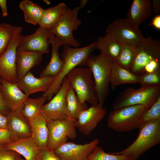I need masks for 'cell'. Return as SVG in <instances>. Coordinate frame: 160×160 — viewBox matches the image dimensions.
<instances>
[{"label":"cell","instance_id":"obj_1","mask_svg":"<svg viewBox=\"0 0 160 160\" xmlns=\"http://www.w3.org/2000/svg\"><path fill=\"white\" fill-rule=\"evenodd\" d=\"M96 42L82 48H73L67 45H64L63 51L60 57L63 63V68L49 89L42 95L50 101L53 95L60 88L63 79L73 68L80 65L94 51L96 48Z\"/></svg>","mask_w":160,"mask_h":160},{"label":"cell","instance_id":"obj_2","mask_svg":"<svg viewBox=\"0 0 160 160\" xmlns=\"http://www.w3.org/2000/svg\"><path fill=\"white\" fill-rule=\"evenodd\" d=\"M138 128V135L132 143L121 151L110 153L126 156L132 160H137L141 155L160 143V119L145 121Z\"/></svg>","mask_w":160,"mask_h":160},{"label":"cell","instance_id":"obj_3","mask_svg":"<svg viewBox=\"0 0 160 160\" xmlns=\"http://www.w3.org/2000/svg\"><path fill=\"white\" fill-rule=\"evenodd\" d=\"M137 52L130 71L139 75L160 71V41L150 36L137 46Z\"/></svg>","mask_w":160,"mask_h":160},{"label":"cell","instance_id":"obj_4","mask_svg":"<svg viewBox=\"0 0 160 160\" xmlns=\"http://www.w3.org/2000/svg\"><path fill=\"white\" fill-rule=\"evenodd\" d=\"M113 60L103 54H90L79 65L87 66L91 70L98 98V105L103 107L110 93L109 76Z\"/></svg>","mask_w":160,"mask_h":160},{"label":"cell","instance_id":"obj_5","mask_svg":"<svg viewBox=\"0 0 160 160\" xmlns=\"http://www.w3.org/2000/svg\"><path fill=\"white\" fill-rule=\"evenodd\" d=\"M148 109L140 105H129L113 110L107 120L109 128L118 132L130 131L138 128Z\"/></svg>","mask_w":160,"mask_h":160},{"label":"cell","instance_id":"obj_6","mask_svg":"<svg viewBox=\"0 0 160 160\" xmlns=\"http://www.w3.org/2000/svg\"><path fill=\"white\" fill-rule=\"evenodd\" d=\"M92 75L88 67H75L66 76L81 103L87 102L92 105L96 106L98 104V98Z\"/></svg>","mask_w":160,"mask_h":160},{"label":"cell","instance_id":"obj_7","mask_svg":"<svg viewBox=\"0 0 160 160\" xmlns=\"http://www.w3.org/2000/svg\"><path fill=\"white\" fill-rule=\"evenodd\" d=\"M160 95V85L127 88L120 92L115 98L113 110L123 107L140 105L149 109Z\"/></svg>","mask_w":160,"mask_h":160},{"label":"cell","instance_id":"obj_8","mask_svg":"<svg viewBox=\"0 0 160 160\" xmlns=\"http://www.w3.org/2000/svg\"><path fill=\"white\" fill-rule=\"evenodd\" d=\"M79 6L73 9L67 7L58 23L50 30V33L54 35L62 43L75 47H79L80 44L74 38L73 32L78 29L81 20L78 18Z\"/></svg>","mask_w":160,"mask_h":160},{"label":"cell","instance_id":"obj_9","mask_svg":"<svg viewBox=\"0 0 160 160\" xmlns=\"http://www.w3.org/2000/svg\"><path fill=\"white\" fill-rule=\"evenodd\" d=\"M76 121L68 118L46 121L48 131L47 147L54 150L67 143L68 138L75 139L76 137Z\"/></svg>","mask_w":160,"mask_h":160},{"label":"cell","instance_id":"obj_10","mask_svg":"<svg viewBox=\"0 0 160 160\" xmlns=\"http://www.w3.org/2000/svg\"><path fill=\"white\" fill-rule=\"evenodd\" d=\"M105 32L121 44L137 46L145 39L139 27L133 26L126 19L114 20L108 25Z\"/></svg>","mask_w":160,"mask_h":160},{"label":"cell","instance_id":"obj_11","mask_svg":"<svg viewBox=\"0 0 160 160\" xmlns=\"http://www.w3.org/2000/svg\"><path fill=\"white\" fill-rule=\"evenodd\" d=\"M23 28L16 26L9 45L6 50L0 56V77L7 81L16 83L18 81L16 68L17 48L22 36Z\"/></svg>","mask_w":160,"mask_h":160},{"label":"cell","instance_id":"obj_12","mask_svg":"<svg viewBox=\"0 0 160 160\" xmlns=\"http://www.w3.org/2000/svg\"><path fill=\"white\" fill-rule=\"evenodd\" d=\"M70 85L66 76L63 79L61 87L55 96L44 105L40 112L46 121L64 119L68 118L66 113V94Z\"/></svg>","mask_w":160,"mask_h":160},{"label":"cell","instance_id":"obj_13","mask_svg":"<svg viewBox=\"0 0 160 160\" xmlns=\"http://www.w3.org/2000/svg\"><path fill=\"white\" fill-rule=\"evenodd\" d=\"M49 29L39 27L35 33L30 35H22L17 50L23 51L42 54L48 53L50 42Z\"/></svg>","mask_w":160,"mask_h":160},{"label":"cell","instance_id":"obj_14","mask_svg":"<svg viewBox=\"0 0 160 160\" xmlns=\"http://www.w3.org/2000/svg\"><path fill=\"white\" fill-rule=\"evenodd\" d=\"M99 142V139L96 138L84 144L67 142L54 150V151L60 160H87Z\"/></svg>","mask_w":160,"mask_h":160},{"label":"cell","instance_id":"obj_15","mask_svg":"<svg viewBox=\"0 0 160 160\" xmlns=\"http://www.w3.org/2000/svg\"><path fill=\"white\" fill-rule=\"evenodd\" d=\"M106 109L98 105H92L83 111L76 121V127L84 135H89L104 118Z\"/></svg>","mask_w":160,"mask_h":160},{"label":"cell","instance_id":"obj_16","mask_svg":"<svg viewBox=\"0 0 160 160\" xmlns=\"http://www.w3.org/2000/svg\"><path fill=\"white\" fill-rule=\"evenodd\" d=\"M1 89L3 98L10 111H21L28 97L22 92L16 83L1 79Z\"/></svg>","mask_w":160,"mask_h":160},{"label":"cell","instance_id":"obj_17","mask_svg":"<svg viewBox=\"0 0 160 160\" xmlns=\"http://www.w3.org/2000/svg\"><path fill=\"white\" fill-rule=\"evenodd\" d=\"M8 118L7 129L11 139H19L30 137L32 130L29 120L20 111H10Z\"/></svg>","mask_w":160,"mask_h":160},{"label":"cell","instance_id":"obj_18","mask_svg":"<svg viewBox=\"0 0 160 160\" xmlns=\"http://www.w3.org/2000/svg\"><path fill=\"white\" fill-rule=\"evenodd\" d=\"M55 76L37 78L30 71L16 83L20 89L28 96L39 92L46 91L54 81Z\"/></svg>","mask_w":160,"mask_h":160},{"label":"cell","instance_id":"obj_19","mask_svg":"<svg viewBox=\"0 0 160 160\" xmlns=\"http://www.w3.org/2000/svg\"><path fill=\"white\" fill-rule=\"evenodd\" d=\"M3 145L6 149L14 151L23 156L25 160H38L42 150L39 147L31 136L12 139Z\"/></svg>","mask_w":160,"mask_h":160},{"label":"cell","instance_id":"obj_20","mask_svg":"<svg viewBox=\"0 0 160 160\" xmlns=\"http://www.w3.org/2000/svg\"><path fill=\"white\" fill-rule=\"evenodd\" d=\"M150 0H133L128 10L127 20L133 26L139 27L152 14Z\"/></svg>","mask_w":160,"mask_h":160},{"label":"cell","instance_id":"obj_21","mask_svg":"<svg viewBox=\"0 0 160 160\" xmlns=\"http://www.w3.org/2000/svg\"><path fill=\"white\" fill-rule=\"evenodd\" d=\"M42 54L23 51L17 50L16 68L17 79H20L33 67L39 64Z\"/></svg>","mask_w":160,"mask_h":160},{"label":"cell","instance_id":"obj_22","mask_svg":"<svg viewBox=\"0 0 160 160\" xmlns=\"http://www.w3.org/2000/svg\"><path fill=\"white\" fill-rule=\"evenodd\" d=\"M140 76L133 73L113 60L110 71L109 82L111 89H114L118 86L124 84L139 83Z\"/></svg>","mask_w":160,"mask_h":160},{"label":"cell","instance_id":"obj_23","mask_svg":"<svg viewBox=\"0 0 160 160\" xmlns=\"http://www.w3.org/2000/svg\"><path fill=\"white\" fill-rule=\"evenodd\" d=\"M49 39L52 47L50 60L40 75V77L53 76H56L60 73L63 63L59 53L60 47L63 45L62 42L54 35L50 33Z\"/></svg>","mask_w":160,"mask_h":160},{"label":"cell","instance_id":"obj_24","mask_svg":"<svg viewBox=\"0 0 160 160\" xmlns=\"http://www.w3.org/2000/svg\"><path fill=\"white\" fill-rule=\"evenodd\" d=\"M32 130L31 137L41 149L47 148L48 131L46 120L41 115L28 120Z\"/></svg>","mask_w":160,"mask_h":160},{"label":"cell","instance_id":"obj_25","mask_svg":"<svg viewBox=\"0 0 160 160\" xmlns=\"http://www.w3.org/2000/svg\"><path fill=\"white\" fill-rule=\"evenodd\" d=\"M96 42V48L101 53L116 61L119 55L121 44L111 35L106 33L102 37H99Z\"/></svg>","mask_w":160,"mask_h":160},{"label":"cell","instance_id":"obj_26","mask_svg":"<svg viewBox=\"0 0 160 160\" xmlns=\"http://www.w3.org/2000/svg\"><path fill=\"white\" fill-rule=\"evenodd\" d=\"M66 100L67 117L75 121L77 120L81 112L87 108L86 103H82L80 101L70 84L66 91Z\"/></svg>","mask_w":160,"mask_h":160},{"label":"cell","instance_id":"obj_27","mask_svg":"<svg viewBox=\"0 0 160 160\" xmlns=\"http://www.w3.org/2000/svg\"><path fill=\"white\" fill-rule=\"evenodd\" d=\"M19 7L23 12L25 21L35 25L39 24L44 9L37 3L29 0H24L20 3Z\"/></svg>","mask_w":160,"mask_h":160},{"label":"cell","instance_id":"obj_28","mask_svg":"<svg viewBox=\"0 0 160 160\" xmlns=\"http://www.w3.org/2000/svg\"><path fill=\"white\" fill-rule=\"evenodd\" d=\"M67 7L64 3L62 2L44 9L39 24V27L49 30L52 29L58 23Z\"/></svg>","mask_w":160,"mask_h":160},{"label":"cell","instance_id":"obj_29","mask_svg":"<svg viewBox=\"0 0 160 160\" xmlns=\"http://www.w3.org/2000/svg\"><path fill=\"white\" fill-rule=\"evenodd\" d=\"M47 100V98L43 95L36 98L28 97L21 111L28 120L33 119L40 115V112Z\"/></svg>","mask_w":160,"mask_h":160},{"label":"cell","instance_id":"obj_30","mask_svg":"<svg viewBox=\"0 0 160 160\" xmlns=\"http://www.w3.org/2000/svg\"><path fill=\"white\" fill-rule=\"evenodd\" d=\"M119 56L116 61L121 66L130 70L136 55L137 46L126 44H121Z\"/></svg>","mask_w":160,"mask_h":160},{"label":"cell","instance_id":"obj_31","mask_svg":"<svg viewBox=\"0 0 160 160\" xmlns=\"http://www.w3.org/2000/svg\"><path fill=\"white\" fill-rule=\"evenodd\" d=\"M16 27L8 23H0V56L6 50L9 45Z\"/></svg>","mask_w":160,"mask_h":160},{"label":"cell","instance_id":"obj_32","mask_svg":"<svg viewBox=\"0 0 160 160\" xmlns=\"http://www.w3.org/2000/svg\"><path fill=\"white\" fill-rule=\"evenodd\" d=\"M87 160H132V159L126 156L106 153L101 147L97 146L89 156Z\"/></svg>","mask_w":160,"mask_h":160},{"label":"cell","instance_id":"obj_33","mask_svg":"<svg viewBox=\"0 0 160 160\" xmlns=\"http://www.w3.org/2000/svg\"><path fill=\"white\" fill-rule=\"evenodd\" d=\"M139 83L143 87L160 85V71L142 74Z\"/></svg>","mask_w":160,"mask_h":160},{"label":"cell","instance_id":"obj_34","mask_svg":"<svg viewBox=\"0 0 160 160\" xmlns=\"http://www.w3.org/2000/svg\"><path fill=\"white\" fill-rule=\"evenodd\" d=\"M159 119H160V95L144 114L142 119V124L147 121Z\"/></svg>","mask_w":160,"mask_h":160},{"label":"cell","instance_id":"obj_35","mask_svg":"<svg viewBox=\"0 0 160 160\" xmlns=\"http://www.w3.org/2000/svg\"><path fill=\"white\" fill-rule=\"evenodd\" d=\"M20 156L17 152L6 149L3 144L0 143V160H17Z\"/></svg>","mask_w":160,"mask_h":160},{"label":"cell","instance_id":"obj_36","mask_svg":"<svg viewBox=\"0 0 160 160\" xmlns=\"http://www.w3.org/2000/svg\"><path fill=\"white\" fill-rule=\"evenodd\" d=\"M38 160H60L54 150L47 147L42 150Z\"/></svg>","mask_w":160,"mask_h":160},{"label":"cell","instance_id":"obj_37","mask_svg":"<svg viewBox=\"0 0 160 160\" xmlns=\"http://www.w3.org/2000/svg\"><path fill=\"white\" fill-rule=\"evenodd\" d=\"M1 78L0 77V113L7 116L10 111L8 109L1 94Z\"/></svg>","mask_w":160,"mask_h":160},{"label":"cell","instance_id":"obj_38","mask_svg":"<svg viewBox=\"0 0 160 160\" xmlns=\"http://www.w3.org/2000/svg\"><path fill=\"white\" fill-rule=\"evenodd\" d=\"M12 139L8 129H0V142L4 144L9 143Z\"/></svg>","mask_w":160,"mask_h":160},{"label":"cell","instance_id":"obj_39","mask_svg":"<svg viewBox=\"0 0 160 160\" xmlns=\"http://www.w3.org/2000/svg\"><path fill=\"white\" fill-rule=\"evenodd\" d=\"M8 118L0 113V129H7Z\"/></svg>","mask_w":160,"mask_h":160},{"label":"cell","instance_id":"obj_40","mask_svg":"<svg viewBox=\"0 0 160 160\" xmlns=\"http://www.w3.org/2000/svg\"><path fill=\"white\" fill-rule=\"evenodd\" d=\"M152 26L156 29L160 30V15H157L153 18L151 22L148 26Z\"/></svg>","mask_w":160,"mask_h":160},{"label":"cell","instance_id":"obj_41","mask_svg":"<svg viewBox=\"0 0 160 160\" xmlns=\"http://www.w3.org/2000/svg\"><path fill=\"white\" fill-rule=\"evenodd\" d=\"M152 12L155 14H159L160 12V1L152 0Z\"/></svg>","mask_w":160,"mask_h":160},{"label":"cell","instance_id":"obj_42","mask_svg":"<svg viewBox=\"0 0 160 160\" xmlns=\"http://www.w3.org/2000/svg\"><path fill=\"white\" fill-rule=\"evenodd\" d=\"M0 7L2 16L4 17L7 16L8 14L7 0H0Z\"/></svg>","mask_w":160,"mask_h":160},{"label":"cell","instance_id":"obj_43","mask_svg":"<svg viewBox=\"0 0 160 160\" xmlns=\"http://www.w3.org/2000/svg\"><path fill=\"white\" fill-rule=\"evenodd\" d=\"M87 1V0H80V6L79 7L81 9L84 8L86 4Z\"/></svg>","mask_w":160,"mask_h":160},{"label":"cell","instance_id":"obj_44","mask_svg":"<svg viewBox=\"0 0 160 160\" xmlns=\"http://www.w3.org/2000/svg\"><path fill=\"white\" fill-rule=\"evenodd\" d=\"M17 160H24L23 159H22L20 157V156L17 159Z\"/></svg>","mask_w":160,"mask_h":160},{"label":"cell","instance_id":"obj_45","mask_svg":"<svg viewBox=\"0 0 160 160\" xmlns=\"http://www.w3.org/2000/svg\"><path fill=\"white\" fill-rule=\"evenodd\" d=\"M1 143L0 142V143Z\"/></svg>","mask_w":160,"mask_h":160}]
</instances>
